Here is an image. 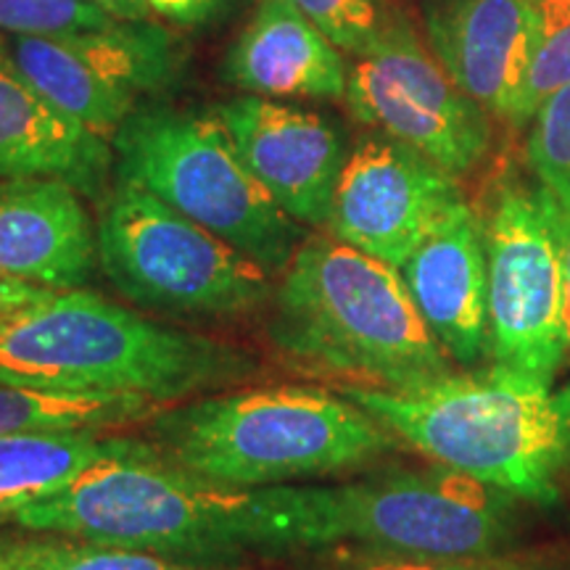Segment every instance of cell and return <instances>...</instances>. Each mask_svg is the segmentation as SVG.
<instances>
[{
	"mask_svg": "<svg viewBox=\"0 0 570 570\" xmlns=\"http://www.w3.org/2000/svg\"><path fill=\"white\" fill-rule=\"evenodd\" d=\"M252 550H346L362 560H452L512 552L520 504L508 491L436 465L344 483L248 489Z\"/></svg>",
	"mask_w": 570,
	"mask_h": 570,
	"instance_id": "1",
	"label": "cell"
},
{
	"mask_svg": "<svg viewBox=\"0 0 570 570\" xmlns=\"http://www.w3.org/2000/svg\"><path fill=\"white\" fill-rule=\"evenodd\" d=\"M277 281L267 341L296 373L375 391H417L458 373L389 262L315 233Z\"/></svg>",
	"mask_w": 570,
	"mask_h": 570,
	"instance_id": "2",
	"label": "cell"
},
{
	"mask_svg": "<svg viewBox=\"0 0 570 570\" xmlns=\"http://www.w3.org/2000/svg\"><path fill=\"white\" fill-rule=\"evenodd\" d=\"M259 360L90 291H63L0 325V381L177 404L252 381Z\"/></svg>",
	"mask_w": 570,
	"mask_h": 570,
	"instance_id": "3",
	"label": "cell"
},
{
	"mask_svg": "<svg viewBox=\"0 0 570 570\" xmlns=\"http://www.w3.org/2000/svg\"><path fill=\"white\" fill-rule=\"evenodd\" d=\"M146 441L169 465L230 489L302 483L375 465L402 441L341 391H214L156 410Z\"/></svg>",
	"mask_w": 570,
	"mask_h": 570,
	"instance_id": "4",
	"label": "cell"
},
{
	"mask_svg": "<svg viewBox=\"0 0 570 570\" xmlns=\"http://www.w3.org/2000/svg\"><path fill=\"white\" fill-rule=\"evenodd\" d=\"M336 391L436 465L541 510L570 502V383L533 386L483 367L417 391Z\"/></svg>",
	"mask_w": 570,
	"mask_h": 570,
	"instance_id": "5",
	"label": "cell"
},
{
	"mask_svg": "<svg viewBox=\"0 0 570 570\" xmlns=\"http://www.w3.org/2000/svg\"><path fill=\"white\" fill-rule=\"evenodd\" d=\"M13 523L173 560H230L252 552L248 489L198 479L161 460L154 446L98 462L59 494L21 510Z\"/></svg>",
	"mask_w": 570,
	"mask_h": 570,
	"instance_id": "6",
	"label": "cell"
},
{
	"mask_svg": "<svg viewBox=\"0 0 570 570\" xmlns=\"http://www.w3.org/2000/svg\"><path fill=\"white\" fill-rule=\"evenodd\" d=\"M111 148L114 180L161 198L275 281L309 235L262 188L214 109L140 104L111 138Z\"/></svg>",
	"mask_w": 570,
	"mask_h": 570,
	"instance_id": "7",
	"label": "cell"
},
{
	"mask_svg": "<svg viewBox=\"0 0 570 570\" xmlns=\"http://www.w3.org/2000/svg\"><path fill=\"white\" fill-rule=\"evenodd\" d=\"M98 206V265L135 306L175 320L267 312L275 277L161 198L114 180Z\"/></svg>",
	"mask_w": 570,
	"mask_h": 570,
	"instance_id": "8",
	"label": "cell"
},
{
	"mask_svg": "<svg viewBox=\"0 0 570 570\" xmlns=\"http://www.w3.org/2000/svg\"><path fill=\"white\" fill-rule=\"evenodd\" d=\"M479 217L489 267V367L554 386L568 360L566 273L547 188L502 177Z\"/></svg>",
	"mask_w": 570,
	"mask_h": 570,
	"instance_id": "9",
	"label": "cell"
},
{
	"mask_svg": "<svg viewBox=\"0 0 570 570\" xmlns=\"http://www.w3.org/2000/svg\"><path fill=\"white\" fill-rule=\"evenodd\" d=\"M344 101L356 122L417 148L454 177L475 173L494 140L491 114L449 77L404 13L348 63Z\"/></svg>",
	"mask_w": 570,
	"mask_h": 570,
	"instance_id": "10",
	"label": "cell"
},
{
	"mask_svg": "<svg viewBox=\"0 0 570 570\" xmlns=\"http://www.w3.org/2000/svg\"><path fill=\"white\" fill-rule=\"evenodd\" d=\"M462 202L468 198L460 177L407 142L373 130L348 151L327 233L402 267Z\"/></svg>",
	"mask_w": 570,
	"mask_h": 570,
	"instance_id": "11",
	"label": "cell"
},
{
	"mask_svg": "<svg viewBox=\"0 0 570 570\" xmlns=\"http://www.w3.org/2000/svg\"><path fill=\"white\" fill-rule=\"evenodd\" d=\"M240 159L298 225L327 230L348 142L331 117L294 101L238 96L212 106Z\"/></svg>",
	"mask_w": 570,
	"mask_h": 570,
	"instance_id": "12",
	"label": "cell"
},
{
	"mask_svg": "<svg viewBox=\"0 0 570 570\" xmlns=\"http://www.w3.org/2000/svg\"><path fill=\"white\" fill-rule=\"evenodd\" d=\"M425 42L454 82L512 125L537 40V0H423Z\"/></svg>",
	"mask_w": 570,
	"mask_h": 570,
	"instance_id": "13",
	"label": "cell"
},
{
	"mask_svg": "<svg viewBox=\"0 0 570 570\" xmlns=\"http://www.w3.org/2000/svg\"><path fill=\"white\" fill-rule=\"evenodd\" d=\"M399 269L454 367H489V267L479 209L462 202Z\"/></svg>",
	"mask_w": 570,
	"mask_h": 570,
	"instance_id": "14",
	"label": "cell"
},
{
	"mask_svg": "<svg viewBox=\"0 0 570 570\" xmlns=\"http://www.w3.org/2000/svg\"><path fill=\"white\" fill-rule=\"evenodd\" d=\"M59 177L0 180V275L32 288H85L98 265V225Z\"/></svg>",
	"mask_w": 570,
	"mask_h": 570,
	"instance_id": "15",
	"label": "cell"
},
{
	"mask_svg": "<svg viewBox=\"0 0 570 570\" xmlns=\"http://www.w3.org/2000/svg\"><path fill=\"white\" fill-rule=\"evenodd\" d=\"M219 80L246 96L277 101H344L348 56L294 0H256L219 61Z\"/></svg>",
	"mask_w": 570,
	"mask_h": 570,
	"instance_id": "16",
	"label": "cell"
},
{
	"mask_svg": "<svg viewBox=\"0 0 570 570\" xmlns=\"http://www.w3.org/2000/svg\"><path fill=\"white\" fill-rule=\"evenodd\" d=\"M59 177L92 204L114 185V148L56 111L0 56V180Z\"/></svg>",
	"mask_w": 570,
	"mask_h": 570,
	"instance_id": "17",
	"label": "cell"
},
{
	"mask_svg": "<svg viewBox=\"0 0 570 570\" xmlns=\"http://www.w3.org/2000/svg\"><path fill=\"white\" fill-rule=\"evenodd\" d=\"M0 56L56 111L109 142L140 106L130 92L106 82L63 38L0 32Z\"/></svg>",
	"mask_w": 570,
	"mask_h": 570,
	"instance_id": "18",
	"label": "cell"
},
{
	"mask_svg": "<svg viewBox=\"0 0 570 570\" xmlns=\"http://www.w3.org/2000/svg\"><path fill=\"white\" fill-rule=\"evenodd\" d=\"M151 449L146 439L109 436L104 431H40L0 436V523L59 494L77 475L104 460L130 458Z\"/></svg>",
	"mask_w": 570,
	"mask_h": 570,
	"instance_id": "19",
	"label": "cell"
},
{
	"mask_svg": "<svg viewBox=\"0 0 570 570\" xmlns=\"http://www.w3.org/2000/svg\"><path fill=\"white\" fill-rule=\"evenodd\" d=\"M106 82L138 104L161 101L183 85L188 46L161 19H111L96 30L61 35Z\"/></svg>",
	"mask_w": 570,
	"mask_h": 570,
	"instance_id": "20",
	"label": "cell"
},
{
	"mask_svg": "<svg viewBox=\"0 0 570 570\" xmlns=\"http://www.w3.org/2000/svg\"><path fill=\"white\" fill-rule=\"evenodd\" d=\"M159 404L132 394L51 391L0 381V436L40 431H111L146 423Z\"/></svg>",
	"mask_w": 570,
	"mask_h": 570,
	"instance_id": "21",
	"label": "cell"
},
{
	"mask_svg": "<svg viewBox=\"0 0 570 570\" xmlns=\"http://www.w3.org/2000/svg\"><path fill=\"white\" fill-rule=\"evenodd\" d=\"M0 566L6 570H212L154 552L35 531L30 537H0Z\"/></svg>",
	"mask_w": 570,
	"mask_h": 570,
	"instance_id": "22",
	"label": "cell"
},
{
	"mask_svg": "<svg viewBox=\"0 0 570 570\" xmlns=\"http://www.w3.org/2000/svg\"><path fill=\"white\" fill-rule=\"evenodd\" d=\"M570 85V0H537V40L512 127L531 125L539 106Z\"/></svg>",
	"mask_w": 570,
	"mask_h": 570,
	"instance_id": "23",
	"label": "cell"
},
{
	"mask_svg": "<svg viewBox=\"0 0 570 570\" xmlns=\"http://www.w3.org/2000/svg\"><path fill=\"white\" fill-rule=\"evenodd\" d=\"M525 156L537 180L570 212V85L552 92L533 114Z\"/></svg>",
	"mask_w": 570,
	"mask_h": 570,
	"instance_id": "24",
	"label": "cell"
},
{
	"mask_svg": "<svg viewBox=\"0 0 570 570\" xmlns=\"http://www.w3.org/2000/svg\"><path fill=\"white\" fill-rule=\"evenodd\" d=\"M348 59L367 53L396 17L389 0H294Z\"/></svg>",
	"mask_w": 570,
	"mask_h": 570,
	"instance_id": "25",
	"label": "cell"
},
{
	"mask_svg": "<svg viewBox=\"0 0 570 570\" xmlns=\"http://www.w3.org/2000/svg\"><path fill=\"white\" fill-rule=\"evenodd\" d=\"M111 21L90 0H0V32L13 35H75Z\"/></svg>",
	"mask_w": 570,
	"mask_h": 570,
	"instance_id": "26",
	"label": "cell"
},
{
	"mask_svg": "<svg viewBox=\"0 0 570 570\" xmlns=\"http://www.w3.org/2000/svg\"><path fill=\"white\" fill-rule=\"evenodd\" d=\"M348 570H570L566 560L547 554H491V558L452 560H365Z\"/></svg>",
	"mask_w": 570,
	"mask_h": 570,
	"instance_id": "27",
	"label": "cell"
},
{
	"mask_svg": "<svg viewBox=\"0 0 570 570\" xmlns=\"http://www.w3.org/2000/svg\"><path fill=\"white\" fill-rule=\"evenodd\" d=\"M156 19L177 30H204L230 17L240 0H146Z\"/></svg>",
	"mask_w": 570,
	"mask_h": 570,
	"instance_id": "28",
	"label": "cell"
},
{
	"mask_svg": "<svg viewBox=\"0 0 570 570\" xmlns=\"http://www.w3.org/2000/svg\"><path fill=\"white\" fill-rule=\"evenodd\" d=\"M51 294L53 291L32 288V285L9 281V277L0 275V325L9 323L13 315H19V312H24L27 306L38 304Z\"/></svg>",
	"mask_w": 570,
	"mask_h": 570,
	"instance_id": "29",
	"label": "cell"
},
{
	"mask_svg": "<svg viewBox=\"0 0 570 570\" xmlns=\"http://www.w3.org/2000/svg\"><path fill=\"white\" fill-rule=\"evenodd\" d=\"M550 198V214L552 223L558 227V238L562 248V273H566V333H568V356H570V212L566 206L554 202V196L547 190Z\"/></svg>",
	"mask_w": 570,
	"mask_h": 570,
	"instance_id": "30",
	"label": "cell"
},
{
	"mask_svg": "<svg viewBox=\"0 0 570 570\" xmlns=\"http://www.w3.org/2000/svg\"><path fill=\"white\" fill-rule=\"evenodd\" d=\"M111 19H156L146 0H90Z\"/></svg>",
	"mask_w": 570,
	"mask_h": 570,
	"instance_id": "31",
	"label": "cell"
},
{
	"mask_svg": "<svg viewBox=\"0 0 570 570\" xmlns=\"http://www.w3.org/2000/svg\"><path fill=\"white\" fill-rule=\"evenodd\" d=\"M0 570H6V568H3V566H0Z\"/></svg>",
	"mask_w": 570,
	"mask_h": 570,
	"instance_id": "32",
	"label": "cell"
}]
</instances>
